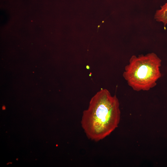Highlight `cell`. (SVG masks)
Segmentation results:
<instances>
[{
    "label": "cell",
    "instance_id": "obj_1",
    "mask_svg": "<svg viewBox=\"0 0 167 167\" xmlns=\"http://www.w3.org/2000/svg\"><path fill=\"white\" fill-rule=\"evenodd\" d=\"M120 111L118 98L101 89L91 98L84 111L81 123L87 136L96 142L109 135L118 126Z\"/></svg>",
    "mask_w": 167,
    "mask_h": 167
},
{
    "label": "cell",
    "instance_id": "obj_2",
    "mask_svg": "<svg viewBox=\"0 0 167 167\" xmlns=\"http://www.w3.org/2000/svg\"><path fill=\"white\" fill-rule=\"evenodd\" d=\"M161 62L154 53L138 57L133 55L125 67L123 76L134 90L148 91L156 86L161 76Z\"/></svg>",
    "mask_w": 167,
    "mask_h": 167
},
{
    "label": "cell",
    "instance_id": "obj_3",
    "mask_svg": "<svg viewBox=\"0 0 167 167\" xmlns=\"http://www.w3.org/2000/svg\"><path fill=\"white\" fill-rule=\"evenodd\" d=\"M154 18L156 21L162 23L165 26H166L167 24V2L156 11Z\"/></svg>",
    "mask_w": 167,
    "mask_h": 167
},
{
    "label": "cell",
    "instance_id": "obj_4",
    "mask_svg": "<svg viewBox=\"0 0 167 167\" xmlns=\"http://www.w3.org/2000/svg\"><path fill=\"white\" fill-rule=\"evenodd\" d=\"M2 108L3 109H5V107L4 106H3Z\"/></svg>",
    "mask_w": 167,
    "mask_h": 167
}]
</instances>
